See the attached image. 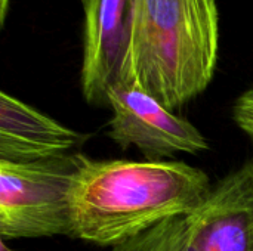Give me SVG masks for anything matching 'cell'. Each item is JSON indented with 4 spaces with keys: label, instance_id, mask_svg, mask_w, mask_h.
Instances as JSON below:
<instances>
[{
    "label": "cell",
    "instance_id": "6da1fadb",
    "mask_svg": "<svg viewBox=\"0 0 253 251\" xmlns=\"http://www.w3.org/2000/svg\"><path fill=\"white\" fill-rule=\"evenodd\" d=\"M211 192L208 175L184 161L87 157L71 191L74 238L117 247L165 220L193 215Z\"/></svg>",
    "mask_w": 253,
    "mask_h": 251
},
{
    "label": "cell",
    "instance_id": "7a4b0ae2",
    "mask_svg": "<svg viewBox=\"0 0 253 251\" xmlns=\"http://www.w3.org/2000/svg\"><path fill=\"white\" fill-rule=\"evenodd\" d=\"M218 47L216 0H129V47L120 81L173 111L206 90Z\"/></svg>",
    "mask_w": 253,
    "mask_h": 251
},
{
    "label": "cell",
    "instance_id": "3957f363",
    "mask_svg": "<svg viewBox=\"0 0 253 251\" xmlns=\"http://www.w3.org/2000/svg\"><path fill=\"white\" fill-rule=\"evenodd\" d=\"M82 152L10 163L0 160V237L74 238L71 191L86 161Z\"/></svg>",
    "mask_w": 253,
    "mask_h": 251
},
{
    "label": "cell",
    "instance_id": "277c9868",
    "mask_svg": "<svg viewBox=\"0 0 253 251\" xmlns=\"http://www.w3.org/2000/svg\"><path fill=\"white\" fill-rule=\"evenodd\" d=\"M108 105L113 109L108 136L122 149L135 146L148 158H163L209 148L193 123L135 86L116 83L108 92Z\"/></svg>",
    "mask_w": 253,
    "mask_h": 251
},
{
    "label": "cell",
    "instance_id": "5b68a950",
    "mask_svg": "<svg viewBox=\"0 0 253 251\" xmlns=\"http://www.w3.org/2000/svg\"><path fill=\"white\" fill-rule=\"evenodd\" d=\"M84 9L82 92L90 105H108L129 47V0H89Z\"/></svg>",
    "mask_w": 253,
    "mask_h": 251
},
{
    "label": "cell",
    "instance_id": "8992f818",
    "mask_svg": "<svg viewBox=\"0 0 253 251\" xmlns=\"http://www.w3.org/2000/svg\"><path fill=\"white\" fill-rule=\"evenodd\" d=\"M187 217L200 251H253V160L221 179Z\"/></svg>",
    "mask_w": 253,
    "mask_h": 251
},
{
    "label": "cell",
    "instance_id": "52a82bcc",
    "mask_svg": "<svg viewBox=\"0 0 253 251\" xmlns=\"http://www.w3.org/2000/svg\"><path fill=\"white\" fill-rule=\"evenodd\" d=\"M86 136L6 92L0 93V160L31 163L74 152Z\"/></svg>",
    "mask_w": 253,
    "mask_h": 251
},
{
    "label": "cell",
    "instance_id": "ba28073f",
    "mask_svg": "<svg viewBox=\"0 0 253 251\" xmlns=\"http://www.w3.org/2000/svg\"><path fill=\"white\" fill-rule=\"evenodd\" d=\"M111 251H200L187 216L165 220Z\"/></svg>",
    "mask_w": 253,
    "mask_h": 251
},
{
    "label": "cell",
    "instance_id": "9c48e42d",
    "mask_svg": "<svg viewBox=\"0 0 253 251\" xmlns=\"http://www.w3.org/2000/svg\"><path fill=\"white\" fill-rule=\"evenodd\" d=\"M233 118L236 124L253 139V86L237 98L233 108Z\"/></svg>",
    "mask_w": 253,
    "mask_h": 251
},
{
    "label": "cell",
    "instance_id": "30bf717a",
    "mask_svg": "<svg viewBox=\"0 0 253 251\" xmlns=\"http://www.w3.org/2000/svg\"><path fill=\"white\" fill-rule=\"evenodd\" d=\"M80 1H82L83 7L89 3V0H80ZM9 3H10V0H0V25H3L4 21H6V15H7V10H9Z\"/></svg>",
    "mask_w": 253,
    "mask_h": 251
},
{
    "label": "cell",
    "instance_id": "8fae6325",
    "mask_svg": "<svg viewBox=\"0 0 253 251\" xmlns=\"http://www.w3.org/2000/svg\"><path fill=\"white\" fill-rule=\"evenodd\" d=\"M0 251H12V250H9V249L6 247V241H3V240H1V250Z\"/></svg>",
    "mask_w": 253,
    "mask_h": 251
}]
</instances>
